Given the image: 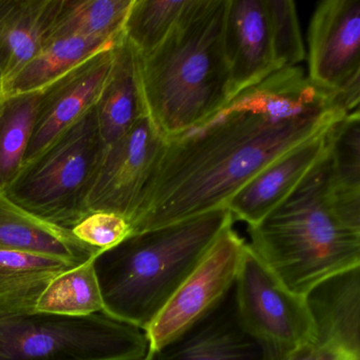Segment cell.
<instances>
[{
    "mask_svg": "<svg viewBox=\"0 0 360 360\" xmlns=\"http://www.w3.org/2000/svg\"><path fill=\"white\" fill-rule=\"evenodd\" d=\"M347 115L336 94L313 85L300 67L276 71L165 139L132 233L225 207L261 170Z\"/></svg>",
    "mask_w": 360,
    "mask_h": 360,
    "instance_id": "6da1fadb",
    "label": "cell"
},
{
    "mask_svg": "<svg viewBox=\"0 0 360 360\" xmlns=\"http://www.w3.org/2000/svg\"><path fill=\"white\" fill-rule=\"evenodd\" d=\"M229 0H191L165 41L139 53L147 115L169 138L233 98L223 33Z\"/></svg>",
    "mask_w": 360,
    "mask_h": 360,
    "instance_id": "7a4b0ae2",
    "label": "cell"
},
{
    "mask_svg": "<svg viewBox=\"0 0 360 360\" xmlns=\"http://www.w3.org/2000/svg\"><path fill=\"white\" fill-rule=\"evenodd\" d=\"M233 218L226 207L132 233L94 258L109 317L144 332Z\"/></svg>",
    "mask_w": 360,
    "mask_h": 360,
    "instance_id": "3957f363",
    "label": "cell"
},
{
    "mask_svg": "<svg viewBox=\"0 0 360 360\" xmlns=\"http://www.w3.org/2000/svg\"><path fill=\"white\" fill-rule=\"evenodd\" d=\"M248 233L250 250L301 296L323 280L360 266V229L341 218L330 195L328 146L296 189L248 226Z\"/></svg>",
    "mask_w": 360,
    "mask_h": 360,
    "instance_id": "277c9868",
    "label": "cell"
},
{
    "mask_svg": "<svg viewBox=\"0 0 360 360\" xmlns=\"http://www.w3.org/2000/svg\"><path fill=\"white\" fill-rule=\"evenodd\" d=\"M106 148L91 109L25 163L4 193L34 216L72 229L91 214L88 199Z\"/></svg>",
    "mask_w": 360,
    "mask_h": 360,
    "instance_id": "5b68a950",
    "label": "cell"
},
{
    "mask_svg": "<svg viewBox=\"0 0 360 360\" xmlns=\"http://www.w3.org/2000/svg\"><path fill=\"white\" fill-rule=\"evenodd\" d=\"M147 351L142 330L104 313L0 309V360H140Z\"/></svg>",
    "mask_w": 360,
    "mask_h": 360,
    "instance_id": "8992f818",
    "label": "cell"
},
{
    "mask_svg": "<svg viewBox=\"0 0 360 360\" xmlns=\"http://www.w3.org/2000/svg\"><path fill=\"white\" fill-rule=\"evenodd\" d=\"M240 321L279 360L314 341V326L305 296L292 292L265 266L250 246L235 283Z\"/></svg>",
    "mask_w": 360,
    "mask_h": 360,
    "instance_id": "52a82bcc",
    "label": "cell"
},
{
    "mask_svg": "<svg viewBox=\"0 0 360 360\" xmlns=\"http://www.w3.org/2000/svg\"><path fill=\"white\" fill-rule=\"evenodd\" d=\"M246 246L226 227L199 264L184 280L161 313L144 330L148 349H155L188 330L207 315L235 286Z\"/></svg>",
    "mask_w": 360,
    "mask_h": 360,
    "instance_id": "ba28073f",
    "label": "cell"
},
{
    "mask_svg": "<svg viewBox=\"0 0 360 360\" xmlns=\"http://www.w3.org/2000/svg\"><path fill=\"white\" fill-rule=\"evenodd\" d=\"M165 146L148 115L107 146L88 199L90 212H111L131 223Z\"/></svg>",
    "mask_w": 360,
    "mask_h": 360,
    "instance_id": "9c48e42d",
    "label": "cell"
},
{
    "mask_svg": "<svg viewBox=\"0 0 360 360\" xmlns=\"http://www.w3.org/2000/svg\"><path fill=\"white\" fill-rule=\"evenodd\" d=\"M309 75L313 85L337 92L360 77V0H324L309 28Z\"/></svg>",
    "mask_w": 360,
    "mask_h": 360,
    "instance_id": "30bf717a",
    "label": "cell"
},
{
    "mask_svg": "<svg viewBox=\"0 0 360 360\" xmlns=\"http://www.w3.org/2000/svg\"><path fill=\"white\" fill-rule=\"evenodd\" d=\"M115 46L101 50L44 88L25 163L96 107L110 73Z\"/></svg>",
    "mask_w": 360,
    "mask_h": 360,
    "instance_id": "8fae6325",
    "label": "cell"
},
{
    "mask_svg": "<svg viewBox=\"0 0 360 360\" xmlns=\"http://www.w3.org/2000/svg\"><path fill=\"white\" fill-rule=\"evenodd\" d=\"M140 360H279L250 334L237 313L235 286L207 315Z\"/></svg>",
    "mask_w": 360,
    "mask_h": 360,
    "instance_id": "7c38bea8",
    "label": "cell"
},
{
    "mask_svg": "<svg viewBox=\"0 0 360 360\" xmlns=\"http://www.w3.org/2000/svg\"><path fill=\"white\" fill-rule=\"evenodd\" d=\"M223 44L233 98L280 70L264 0H229Z\"/></svg>",
    "mask_w": 360,
    "mask_h": 360,
    "instance_id": "4fadbf2b",
    "label": "cell"
},
{
    "mask_svg": "<svg viewBox=\"0 0 360 360\" xmlns=\"http://www.w3.org/2000/svg\"><path fill=\"white\" fill-rule=\"evenodd\" d=\"M328 134L288 151L246 183L225 205L233 218L252 226L280 205L323 157Z\"/></svg>",
    "mask_w": 360,
    "mask_h": 360,
    "instance_id": "5bb4252c",
    "label": "cell"
},
{
    "mask_svg": "<svg viewBox=\"0 0 360 360\" xmlns=\"http://www.w3.org/2000/svg\"><path fill=\"white\" fill-rule=\"evenodd\" d=\"M318 349L360 358V266L323 280L305 295Z\"/></svg>",
    "mask_w": 360,
    "mask_h": 360,
    "instance_id": "9a60e30c",
    "label": "cell"
},
{
    "mask_svg": "<svg viewBox=\"0 0 360 360\" xmlns=\"http://www.w3.org/2000/svg\"><path fill=\"white\" fill-rule=\"evenodd\" d=\"M0 250L56 257L82 264L101 252L84 243L71 229L51 224L0 191Z\"/></svg>",
    "mask_w": 360,
    "mask_h": 360,
    "instance_id": "2e32d148",
    "label": "cell"
},
{
    "mask_svg": "<svg viewBox=\"0 0 360 360\" xmlns=\"http://www.w3.org/2000/svg\"><path fill=\"white\" fill-rule=\"evenodd\" d=\"M138 60L136 48L123 37L113 50L110 73L94 107L107 146L123 138L147 115Z\"/></svg>",
    "mask_w": 360,
    "mask_h": 360,
    "instance_id": "e0dca14e",
    "label": "cell"
},
{
    "mask_svg": "<svg viewBox=\"0 0 360 360\" xmlns=\"http://www.w3.org/2000/svg\"><path fill=\"white\" fill-rule=\"evenodd\" d=\"M60 0H0V70L5 83L46 45Z\"/></svg>",
    "mask_w": 360,
    "mask_h": 360,
    "instance_id": "ac0fdd59",
    "label": "cell"
},
{
    "mask_svg": "<svg viewBox=\"0 0 360 360\" xmlns=\"http://www.w3.org/2000/svg\"><path fill=\"white\" fill-rule=\"evenodd\" d=\"M77 265L56 257L0 250V309L37 311V301L47 286Z\"/></svg>",
    "mask_w": 360,
    "mask_h": 360,
    "instance_id": "d6986e66",
    "label": "cell"
},
{
    "mask_svg": "<svg viewBox=\"0 0 360 360\" xmlns=\"http://www.w3.org/2000/svg\"><path fill=\"white\" fill-rule=\"evenodd\" d=\"M122 39L109 41L70 37L51 41L4 83V96L44 89L90 56L117 45Z\"/></svg>",
    "mask_w": 360,
    "mask_h": 360,
    "instance_id": "ffe728a7",
    "label": "cell"
},
{
    "mask_svg": "<svg viewBox=\"0 0 360 360\" xmlns=\"http://www.w3.org/2000/svg\"><path fill=\"white\" fill-rule=\"evenodd\" d=\"M132 3L134 0H60L46 45L70 37L122 39Z\"/></svg>",
    "mask_w": 360,
    "mask_h": 360,
    "instance_id": "44dd1931",
    "label": "cell"
},
{
    "mask_svg": "<svg viewBox=\"0 0 360 360\" xmlns=\"http://www.w3.org/2000/svg\"><path fill=\"white\" fill-rule=\"evenodd\" d=\"M43 89L4 96L0 100V191L22 169L32 138Z\"/></svg>",
    "mask_w": 360,
    "mask_h": 360,
    "instance_id": "7402d4cb",
    "label": "cell"
},
{
    "mask_svg": "<svg viewBox=\"0 0 360 360\" xmlns=\"http://www.w3.org/2000/svg\"><path fill=\"white\" fill-rule=\"evenodd\" d=\"M94 258L58 276L39 297L37 311L66 316L103 313L104 302Z\"/></svg>",
    "mask_w": 360,
    "mask_h": 360,
    "instance_id": "603a6c76",
    "label": "cell"
},
{
    "mask_svg": "<svg viewBox=\"0 0 360 360\" xmlns=\"http://www.w3.org/2000/svg\"><path fill=\"white\" fill-rule=\"evenodd\" d=\"M189 4L191 0H134L124 25V37L139 53H149L165 41Z\"/></svg>",
    "mask_w": 360,
    "mask_h": 360,
    "instance_id": "cb8c5ba5",
    "label": "cell"
},
{
    "mask_svg": "<svg viewBox=\"0 0 360 360\" xmlns=\"http://www.w3.org/2000/svg\"><path fill=\"white\" fill-rule=\"evenodd\" d=\"M332 179L339 186L360 189V113L354 111L328 134Z\"/></svg>",
    "mask_w": 360,
    "mask_h": 360,
    "instance_id": "d4e9b609",
    "label": "cell"
},
{
    "mask_svg": "<svg viewBox=\"0 0 360 360\" xmlns=\"http://www.w3.org/2000/svg\"><path fill=\"white\" fill-rule=\"evenodd\" d=\"M278 68L297 67L305 58L296 5L290 0H264Z\"/></svg>",
    "mask_w": 360,
    "mask_h": 360,
    "instance_id": "484cf974",
    "label": "cell"
},
{
    "mask_svg": "<svg viewBox=\"0 0 360 360\" xmlns=\"http://www.w3.org/2000/svg\"><path fill=\"white\" fill-rule=\"evenodd\" d=\"M73 235L84 243L101 252L117 245L132 235L127 219L111 212H91L72 229Z\"/></svg>",
    "mask_w": 360,
    "mask_h": 360,
    "instance_id": "4316f807",
    "label": "cell"
},
{
    "mask_svg": "<svg viewBox=\"0 0 360 360\" xmlns=\"http://www.w3.org/2000/svg\"><path fill=\"white\" fill-rule=\"evenodd\" d=\"M4 81H5V77H4L3 72L0 70V100L4 96Z\"/></svg>",
    "mask_w": 360,
    "mask_h": 360,
    "instance_id": "83f0119b",
    "label": "cell"
}]
</instances>
